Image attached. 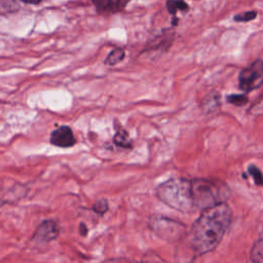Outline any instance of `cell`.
Instances as JSON below:
<instances>
[{
	"mask_svg": "<svg viewBox=\"0 0 263 263\" xmlns=\"http://www.w3.org/2000/svg\"><path fill=\"white\" fill-rule=\"evenodd\" d=\"M227 102L234 105V106H237V107H241V106H245L247 103H248V97L246 95H237V93H234V95H230V96H227L226 98Z\"/></svg>",
	"mask_w": 263,
	"mask_h": 263,
	"instance_id": "9a60e30c",
	"label": "cell"
},
{
	"mask_svg": "<svg viewBox=\"0 0 263 263\" xmlns=\"http://www.w3.org/2000/svg\"><path fill=\"white\" fill-rule=\"evenodd\" d=\"M220 104V100H219V95L216 91H213L211 93H209L206 97H204L203 101H202V105L201 108L203 109L204 112H211L213 111L215 108H217Z\"/></svg>",
	"mask_w": 263,
	"mask_h": 263,
	"instance_id": "30bf717a",
	"label": "cell"
},
{
	"mask_svg": "<svg viewBox=\"0 0 263 263\" xmlns=\"http://www.w3.org/2000/svg\"><path fill=\"white\" fill-rule=\"evenodd\" d=\"M155 194L160 201L176 211L186 214L195 212L192 182L189 179H170L156 187Z\"/></svg>",
	"mask_w": 263,
	"mask_h": 263,
	"instance_id": "7a4b0ae2",
	"label": "cell"
},
{
	"mask_svg": "<svg viewBox=\"0 0 263 263\" xmlns=\"http://www.w3.org/2000/svg\"><path fill=\"white\" fill-rule=\"evenodd\" d=\"M49 142L55 147L70 148L73 147L77 141L70 126L61 125L51 132Z\"/></svg>",
	"mask_w": 263,
	"mask_h": 263,
	"instance_id": "8992f818",
	"label": "cell"
},
{
	"mask_svg": "<svg viewBox=\"0 0 263 263\" xmlns=\"http://www.w3.org/2000/svg\"><path fill=\"white\" fill-rule=\"evenodd\" d=\"M239 88L243 91H251L263 83V61L258 59L249 67L245 68L238 76Z\"/></svg>",
	"mask_w": 263,
	"mask_h": 263,
	"instance_id": "3957f363",
	"label": "cell"
},
{
	"mask_svg": "<svg viewBox=\"0 0 263 263\" xmlns=\"http://www.w3.org/2000/svg\"><path fill=\"white\" fill-rule=\"evenodd\" d=\"M108 210H109V202L104 197L96 200L95 203L92 204V211L99 216H103Z\"/></svg>",
	"mask_w": 263,
	"mask_h": 263,
	"instance_id": "5bb4252c",
	"label": "cell"
},
{
	"mask_svg": "<svg viewBox=\"0 0 263 263\" xmlns=\"http://www.w3.org/2000/svg\"><path fill=\"white\" fill-rule=\"evenodd\" d=\"M251 260L253 262L263 263V238L257 240L251 250Z\"/></svg>",
	"mask_w": 263,
	"mask_h": 263,
	"instance_id": "7c38bea8",
	"label": "cell"
},
{
	"mask_svg": "<svg viewBox=\"0 0 263 263\" xmlns=\"http://www.w3.org/2000/svg\"><path fill=\"white\" fill-rule=\"evenodd\" d=\"M130 0H92L99 13L110 14L122 10Z\"/></svg>",
	"mask_w": 263,
	"mask_h": 263,
	"instance_id": "52a82bcc",
	"label": "cell"
},
{
	"mask_svg": "<svg viewBox=\"0 0 263 263\" xmlns=\"http://www.w3.org/2000/svg\"><path fill=\"white\" fill-rule=\"evenodd\" d=\"M124 57H125V51L122 48H114L108 53V55L104 60V65L111 66V67L115 66L118 63L122 62Z\"/></svg>",
	"mask_w": 263,
	"mask_h": 263,
	"instance_id": "9c48e42d",
	"label": "cell"
},
{
	"mask_svg": "<svg viewBox=\"0 0 263 263\" xmlns=\"http://www.w3.org/2000/svg\"><path fill=\"white\" fill-rule=\"evenodd\" d=\"M151 229L163 239H177L185 231V226L177 221L164 218L155 217L150 221Z\"/></svg>",
	"mask_w": 263,
	"mask_h": 263,
	"instance_id": "277c9868",
	"label": "cell"
},
{
	"mask_svg": "<svg viewBox=\"0 0 263 263\" xmlns=\"http://www.w3.org/2000/svg\"><path fill=\"white\" fill-rule=\"evenodd\" d=\"M232 219V211L219 203L201 211L188 233V241L196 256L212 252L221 242Z\"/></svg>",
	"mask_w": 263,
	"mask_h": 263,
	"instance_id": "6da1fadb",
	"label": "cell"
},
{
	"mask_svg": "<svg viewBox=\"0 0 263 263\" xmlns=\"http://www.w3.org/2000/svg\"><path fill=\"white\" fill-rule=\"evenodd\" d=\"M25 3H30V4H38L39 2H41V0H22Z\"/></svg>",
	"mask_w": 263,
	"mask_h": 263,
	"instance_id": "d6986e66",
	"label": "cell"
},
{
	"mask_svg": "<svg viewBox=\"0 0 263 263\" xmlns=\"http://www.w3.org/2000/svg\"><path fill=\"white\" fill-rule=\"evenodd\" d=\"M61 233V226L60 224L53 219H46L43 220L35 229L31 241L40 246L46 245L54 239Z\"/></svg>",
	"mask_w": 263,
	"mask_h": 263,
	"instance_id": "5b68a950",
	"label": "cell"
},
{
	"mask_svg": "<svg viewBox=\"0 0 263 263\" xmlns=\"http://www.w3.org/2000/svg\"><path fill=\"white\" fill-rule=\"evenodd\" d=\"M166 8L172 15H176L179 11L186 12L189 9V6L184 0H167Z\"/></svg>",
	"mask_w": 263,
	"mask_h": 263,
	"instance_id": "8fae6325",
	"label": "cell"
},
{
	"mask_svg": "<svg viewBox=\"0 0 263 263\" xmlns=\"http://www.w3.org/2000/svg\"><path fill=\"white\" fill-rule=\"evenodd\" d=\"M257 16V11L255 10H251V11H246L243 13H239L234 15L233 20L235 22H249L254 20Z\"/></svg>",
	"mask_w": 263,
	"mask_h": 263,
	"instance_id": "e0dca14e",
	"label": "cell"
},
{
	"mask_svg": "<svg viewBox=\"0 0 263 263\" xmlns=\"http://www.w3.org/2000/svg\"><path fill=\"white\" fill-rule=\"evenodd\" d=\"M113 143L114 145L122 149H132L134 146L133 140L129 137L128 132L122 127L116 129V133L113 137Z\"/></svg>",
	"mask_w": 263,
	"mask_h": 263,
	"instance_id": "ba28073f",
	"label": "cell"
},
{
	"mask_svg": "<svg viewBox=\"0 0 263 263\" xmlns=\"http://www.w3.org/2000/svg\"><path fill=\"white\" fill-rule=\"evenodd\" d=\"M78 232L81 236H86L87 235V232H88V229H87V226L84 224V223H80L79 226H78Z\"/></svg>",
	"mask_w": 263,
	"mask_h": 263,
	"instance_id": "ac0fdd59",
	"label": "cell"
},
{
	"mask_svg": "<svg viewBox=\"0 0 263 263\" xmlns=\"http://www.w3.org/2000/svg\"><path fill=\"white\" fill-rule=\"evenodd\" d=\"M20 8L15 0H0V13L14 12Z\"/></svg>",
	"mask_w": 263,
	"mask_h": 263,
	"instance_id": "4fadbf2b",
	"label": "cell"
},
{
	"mask_svg": "<svg viewBox=\"0 0 263 263\" xmlns=\"http://www.w3.org/2000/svg\"><path fill=\"white\" fill-rule=\"evenodd\" d=\"M248 173L252 176L256 185L263 187V174L256 165H249Z\"/></svg>",
	"mask_w": 263,
	"mask_h": 263,
	"instance_id": "2e32d148",
	"label": "cell"
}]
</instances>
